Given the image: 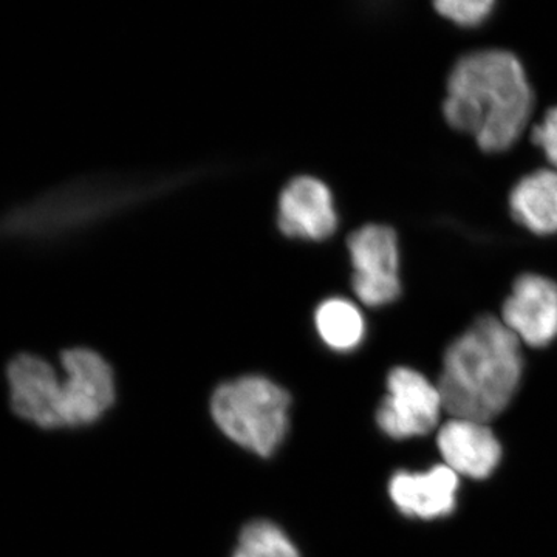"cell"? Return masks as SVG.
<instances>
[{"label":"cell","mask_w":557,"mask_h":557,"mask_svg":"<svg viewBox=\"0 0 557 557\" xmlns=\"http://www.w3.org/2000/svg\"><path fill=\"white\" fill-rule=\"evenodd\" d=\"M458 475L446 465L428 472H397L388 483V494L399 511L410 518H445L456 508Z\"/></svg>","instance_id":"11"},{"label":"cell","mask_w":557,"mask_h":557,"mask_svg":"<svg viewBox=\"0 0 557 557\" xmlns=\"http://www.w3.org/2000/svg\"><path fill=\"white\" fill-rule=\"evenodd\" d=\"M533 143L557 171V108L549 110L542 123L534 127Z\"/></svg>","instance_id":"16"},{"label":"cell","mask_w":557,"mask_h":557,"mask_svg":"<svg viewBox=\"0 0 557 557\" xmlns=\"http://www.w3.org/2000/svg\"><path fill=\"white\" fill-rule=\"evenodd\" d=\"M234 557H299V553L281 528L259 520L242 531Z\"/></svg>","instance_id":"14"},{"label":"cell","mask_w":557,"mask_h":557,"mask_svg":"<svg viewBox=\"0 0 557 557\" xmlns=\"http://www.w3.org/2000/svg\"><path fill=\"white\" fill-rule=\"evenodd\" d=\"M10 409L14 417L42 431L62 429L64 380L38 355L21 354L7 366Z\"/></svg>","instance_id":"6"},{"label":"cell","mask_w":557,"mask_h":557,"mask_svg":"<svg viewBox=\"0 0 557 557\" xmlns=\"http://www.w3.org/2000/svg\"><path fill=\"white\" fill-rule=\"evenodd\" d=\"M289 395L262 376L222 384L212 395L211 412L226 437L258 456L269 457L288 428Z\"/></svg>","instance_id":"3"},{"label":"cell","mask_w":557,"mask_h":557,"mask_svg":"<svg viewBox=\"0 0 557 557\" xmlns=\"http://www.w3.org/2000/svg\"><path fill=\"white\" fill-rule=\"evenodd\" d=\"M512 218L539 236L557 233V171H536L520 180L509 196Z\"/></svg>","instance_id":"12"},{"label":"cell","mask_w":557,"mask_h":557,"mask_svg":"<svg viewBox=\"0 0 557 557\" xmlns=\"http://www.w3.org/2000/svg\"><path fill=\"white\" fill-rule=\"evenodd\" d=\"M442 409L437 386L417 370L397 368L388 373L387 395L376 412V421L388 437H417L437 426Z\"/></svg>","instance_id":"7"},{"label":"cell","mask_w":557,"mask_h":557,"mask_svg":"<svg viewBox=\"0 0 557 557\" xmlns=\"http://www.w3.org/2000/svg\"><path fill=\"white\" fill-rule=\"evenodd\" d=\"M533 110V91L518 58L508 51L468 54L450 72L445 119L471 135L485 152H504L518 141Z\"/></svg>","instance_id":"1"},{"label":"cell","mask_w":557,"mask_h":557,"mask_svg":"<svg viewBox=\"0 0 557 557\" xmlns=\"http://www.w3.org/2000/svg\"><path fill=\"white\" fill-rule=\"evenodd\" d=\"M504 324L531 347H545L557 338V284L537 274H523L505 300Z\"/></svg>","instance_id":"8"},{"label":"cell","mask_w":557,"mask_h":557,"mask_svg":"<svg viewBox=\"0 0 557 557\" xmlns=\"http://www.w3.org/2000/svg\"><path fill=\"white\" fill-rule=\"evenodd\" d=\"M522 369L518 336L496 318L478 319L446 350L437 386L443 409L487 423L515 397Z\"/></svg>","instance_id":"2"},{"label":"cell","mask_w":557,"mask_h":557,"mask_svg":"<svg viewBox=\"0 0 557 557\" xmlns=\"http://www.w3.org/2000/svg\"><path fill=\"white\" fill-rule=\"evenodd\" d=\"M277 223L285 236L327 239L338 226L329 186L309 175L292 180L278 197Z\"/></svg>","instance_id":"9"},{"label":"cell","mask_w":557,"mask_h":557,"mask_svg":"<svg viewBox=\"0 0 557 557\" xmlns=\"http://www.w3.org/2000/svg\"><path fill=\"white\" fill-rule=\"evenodd\" d=\"M314 325L325 346L336 351H350L366 336V321L361 311L350 300H324L314 313Z\"/></svg>","instance_id":"13"},{"label":"cell","mask_w":557,"mask_h":557,"mask_svg":"<svg viewBox=\"0 0 557 557\" xmlns=\"http://www.w3.org/2000/svg\"><path fill=\"white\" fill-rule=\"evenodd\" d=\"M64 369V429L89 426L113 406L115 380L109 362L90 348H69L61 357Z\"/></svg>","instance_id":"5"},{"label":"cell","mask_w":557,"mask_h":557,"mask_svg":"<svg viewBox=\"0 0 557 557\" xmlns=\"http://www.w3.org/2000/svg\"><path fill=\"white\" fill-rule=\"evenodd\" d=\"M438 449L457 475L486 479L496 471L500 443L485 423L453 418L438 432Z\"/></svg>","instance_id":"10"},{"label":"cell","mask_w":557,"mask_h":557,"mask_svg":"<svg viewBox=\"0 0 557 557\" xmlns=\"http://www.w3.org/2000/svg\"><path fill=\"white\" fill-rule=\"evenodd\" d=\"M496 0H434L435 10L446 20L475 27L490 16Z\"/></svg>","instance_id":"15"},{"label":"cell","mask_w":557,"mask_h":557,"mask_svg":"<svg viewBox=\"0 0 557 557\" xmlns=\"http://www.w3.org/2000/svg\"><path fill=\"white\" fill-rule=\"evenodd\" d=\"M347 247L357 298L369 307H383L397 300L401 282L395 231L384 225L362 226L348 237Z\"/></svg>","instance_id":"4"}]
</instances>
